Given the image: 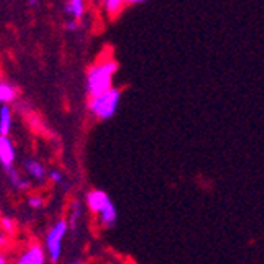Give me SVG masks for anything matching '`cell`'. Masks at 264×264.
<instances>
[{"mask_svg":"<svg viewBox=\"0 0 264 264\" xmlns=\"http://www.w3.org/2000/svg\"><path fill=\"white\" fill-rule=\"evenodd\" d=\"M119 70V63L114 59H108L95 63L87 73V94L95 98L108 92L113 87V76Z\"/></svg>","mask_w":264,"mask_h":264,"instance_id":"obj_1","label":"cell"},{"mask_svg":"<svg viewBox=\"0 0 264 264\" xmlns=\"http://www.w3.org/2000/svg\"><path fill=\"white\" fill-rule=\"evenodd\" d=\"M119 102H120V91L111 87L108 92L98 95L95 98H91L89 111L98 120H108L116 114Z\"/></svg>","mask_w":264,"mask_h":264,"instance_id":"obj_2","label":"cell"},{"mask_svg":"<svg viewBox=\"0 0 264 264\" xmlns=\"http://www.w3.org/2000/svg\"><path fill=\"white\" fill-rule=\"evenodd\" d=\"M68 231L67 220H59V222L54 225L49 233L46 236V248L49 253V258L52 262H57L62 255V239L65 237Z\"/></svg>","mask_w":264,"mask_h":264,"instance_id":"obj_3","label":"cell"},{"mask_svg":"<svg viewBox=\"0 0 264 264\" xmlns=\"http://www.w3.org/2000/svg\"><path fill=\"white\" fill-rule=\"evenodd\" d=\"M85 203H87V207L91 209L92 212L95 214H100L103 209L106 207L108 203H111L109 200V196L106 192L103 190H92L85 195Z\"/></svg>","mask_w":264,"mask_h":264,"instance_id":"obj_4","label":"cell"},{"mask_svg":"<svg viewBox=\"0 0 264 264\" xmlns=\"http://www.w3.org/2000/svg\"><path fill=\"white\" fill-rule=\"evenodd\" d=\"M15 158H16V152H15V146H13L12 139L0 136V163H2V166L5 169L13 166Z\"/></svg>","mask_w":264,"mask_h":264,"instance_id":"obj_5","label":"cell"},{"mask_svg":"<svg viewBox=\"0 0 264 264\" xmlns=\"http://www.w3.org/2000/svg\"><path fill=\"white\" fill-rule=\"evenodd\" d=\"M16 264H45V250L40 245H30L16 261Z\"/></svg>","mask_w":264,"mask_h":264,"instance_id":"obj_6","label":"cell"},{"mask_svg":"<svg viewBox=\"0 0 264 264\" xmlns=\"http://www.w3.org/2000/svg\"><path fill=\"white\" fill-rule=\"evenodd\" d=\"M98 217H100V225L103 228H113L114 226V223L117 222V209L113 204V201L106 204V207L98 214Z\"/></svg>","mask_w":264,"mask_h":264,"instance_id":"obj_7","label":"cell"},{"mask_svg":"<svg viewBox=\"0 0 264 264\" xmlns=\"http://www.w3.org/2000/svg\"><path fill=\"white\" fill-rule=\"evenodd\" d=\"M12 131V109L8 105H2L0 108V136L8 138Z\"/></svg>","mask_w":264,"mask_h":264,"instance_id":"obj_8","label":"cell"},{"mask_svg":"<svg viewBox=\"0 0 264 264\" xmlns=\"http://www.w3.org/2000/svg\"><path fill=\"white\" fill-rule=\"evenodd\" d=\"M24 166H26V171L34 179H37V181H43V179H45L46 171H45V166H43L40 161H37V160H26Z\"/></svg>","mask_w":264,"mask_h":264,"instance_id":"obj_9","label":"cell"},{"mask_svg":"<svg viewBox=\"0 0 264 264\" xmlns=\"http://www.w3.org/2000/svg\"><path fill=\"white\" fill-rule=\"evenodd\" d=\"M65 13L73 16L74 19H81L84 16V10H85V5L82 0H70V2L65 4Z\"/></svg>","mask_w":264,"mask_h":264,"instance_id":"obj_10","label":"cell"},{"mask_svg":"<svg viewBox=\"0 0 264 264\" xmlns=\"http://www.w3.org/2000/svg\"><path fill=\"white\" fill-rule=\"evenodd\" d=\"M5 171L8 172V179L12 181L13 187H16L18 190H27L29 187H30V184H29L27 181H24L23 178H21V175H19V172H18V169H16V168L10 166V168H7Z\"/></svg>","mask_w":264,"mask_h":264,"instance_id":"obj_11","label":"cell"},{"mask_svg":"<svg viewBox=\"0 0 264 264\" xmlns=\"http://www.w3.org/2000/svg\"><path fill=\"white\" fill-rule=\"evenodd\" d=\"M16 98V89L8 82H0V103H10Z\"/></svg>","mask_w":264,"mask_h":264,"instance_id":"obj_12","label":"cell"},{"mask_svg":"<svg viewBox=\"0 0 264 264\" xmlns=\"http://www.w3.org/2000/svg\"><path fill=\"white\" fill-rule=\"evenodd\" d=\"M127 4L124 2V0H106V2L103 4V7H105V10L108 12V15L109 16H117V15H120V12L124 10V7H125Z\"/></svg>","mask_w":264,"mask_h":264,"instance_id":"obj_13","label":"cell"},{"mask_svg":"<svg viewBox=\"0 0 264 264\" xmlns=\"http://www.w3.org/2000/svg\"><path fill=\"white\" fill-rule=\"evenodd\" d=\"M81 214H82V212H81V203H79V201H73V203H71V214H70V217H68V220H67V225H68L70 229H74V228H76Z\"/></svg>","mask_w":264,"mask_h":264,"instance_id":"obj_14","label":"cell"},{"mask_svg":"<svg viewBox=\"0 0 264 264\" xmlns=\"http://www.w3.org/2000/svg\"><path fill=\"white\" fill-rule=\"evenodd\" d=\"M0 225H2L4 231H5V233H8V234H13L15 229H16L15 222L10 217H2V218H0Z\"/></svg>","mask_w":264,"mask_h":264,"instance_id":"obj_15","label":"cell"},{"mask_svg":"<svg viewBox=\"0 0 264 264\" xmlns=\"http://www.w3.org/2000/svg\"><path fill=\"white\" fill-rule=\"evenodd\" d=\"M43 198L40 196V195H32V196H29V206L30 207H34V209H38V207H41L43 206Z\"/></svg>","mask_w":264,"mask_h":264,"instance_id":"obj_16","label":"cell"},{"mask_svg":"<svg viewBox=\"0 0 264 264\" xmlns=\"http://www.w3.org/2000/svg\"><path fill=\"white\" fill-rule=\"evenodd\" d=\"M49 179L54 182V184H63V174L60 172V171H57V169H52V171H49Z\"/></svg>","mask_w":264,"mask_h":264,"instance_id":"obj_17","label":"cell"},{"mask_svg":"<svg viewBox=\"0 0 264 264\" xmlns=\"http://www.w3.org/2000/svg\"><path fill=\"white\" fill-rule=\"evenodd\" d=\"M78 27H79V24L76 23V21H68V23H67V26H65V29H67V30H70V32H74V30L78 29Z\"/></svg>","mask_w":264,"mask_h":264,"instance_id":"obj_18","label":"cell"},{"mask_svg":"<svg viewBox=\"0 0 264 264\" xmlns=\"http://www.w3.org/2000/svg\"><path fill=\"white\" fill-rule=\"evenodd\" d=\"M8 244V237L5 233H0V247H5Z\"/></svg>","mask_w":264,"mask_h":264,"instance_id":"obj_19","label":"cell"},{"mask_svg":"<svg viewBox=\"0 0 264 264\" xmlns=\"http://www.w3.org/2000/svg\"><path fill=\"white\" fill-rule=\"evenodd\" d=\"M0 264H8V262H7V259H5V256L2 255V253H0Z\"/></svg>","mask_w":264,"mask_h":264,"instance_id":"obj_20","label":"cell"},{"mask_svg":"<svg viewBox=\"0 0 264 264\" xmlns=\"http://www.w3.org/2000/svg\"><path fill=\"white\" fill-rule=\"evenodd\" d=\"M70 264H85L84 261H81V259H74V261H71Z\"/></svg>","mask_w":264,"mask_h":264,"instance_id":"obj_21","label":"cell"}]
</instances>
